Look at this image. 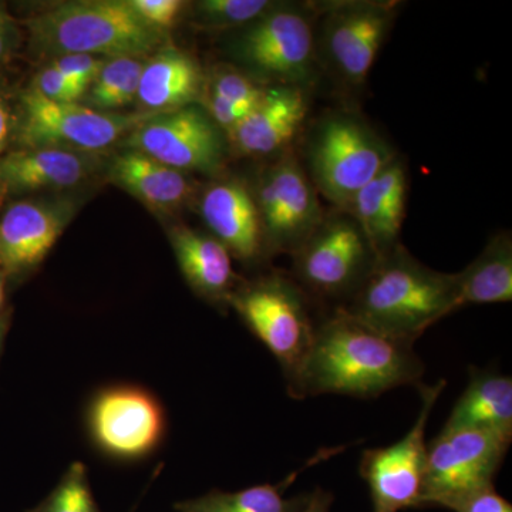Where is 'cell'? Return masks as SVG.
<instances>
[{
	"label": "cell",
	"instance_id": "cell-1",
	"mask_svg": "<svg viewBox=\"0 0 512 512\" xmlns=\"http://www.w3.org/2000/svg\"><path fill=\"white\" fill-rule=\"evenodd\" d=\"M413 348L412 343L390 338L336 308L316 326L308 355L288 380L289 396L343 394L370 399L419 384L424 365Z\"/></svg>",
	"mask_w": 512,
	"mask_h": 512
},
{
	"label": "cell",
	"instance_id": "cell-2",
	"mask_svg": "<svg viewBox=\"0 0 512 512\" xmlns=\"http://www.w3.org/2000/svg\"><path fill=\"white\" fill-rule=\"evenodd\" d=\"M456 301L457 275L434 271L399 244L377 259L355 295L339 308L414 345L427 329L457 312Z\"/></svg>",
	"mask_w": 512,
	"mask_h": 512
},
{
	"label": "cell",
	"instance_id": "cell-3",
	"mask_svg": "<svg viewBox=\"0 0 512 512\" xmlns=\"http://www.w3.org/2000/svg\"><path fill=\"white\" fill-rule=\"evenodd\" d=\"M33 43L57 55L133 57L154 52L163 32L148 26L128 2H70L30 20Z\"/></svg>",
	"mask_w": 512,
	"mask_h": 512
},
{
	"label": "cell",
	"instance_id": "cell-4",
	"mask_svg": "<svg viewBox=\"0 0 512 512\" xmlns=\"http://www.w3.org/2000/svg\"><path fill=\"white\" fill-rule=\"evenodd\" d=\"M396 157L393 147L359 114L330 111L309 133L305 170L316 191L346 211L357 192Z\"/></svg>",
	"mask_w": 512,
	"mask_h": 512
},
{
	"label": "cell",
	"instance_id": "cell-5",
	"mask_svg": "<svg viewBox=\"0 0 512 512\" xmlns=\"http://www.w3.org/2000/svg\"><path fill=\"white\" fill-rule=\"evenodd\" d=\"M229 305L275 356L288 382L308 355L318 326L311 298L292 276L271 274L235 288Z\"/></svg>",
	"mask_w": 512,
	"mask_h": 512
},
{
	"label": "cell",
	"instance_id": "cell-6",
	"mask_svg": "<svg viewBox=\"0 0 512 512\" xmlns=\"http://www.w3.org/2000/svg\"><path fill=\"white\" fill-rule=\"evenodd\" d=\"M292 258L293 279L309 298L349 301L379 256L353 215L336 208L325 214Z\"/></svg>",
	"mask_w": 512,
	"mask_h": 512
},
{
	"label": "cell",
	"instance_id": "cell-7",
	"mask_svg": "<svg viewBox=\"0 0 512 512\" xmlns=\"http://www.w3.org/2000/svg\"><path fill=\"white\" fill-rule=\"evenodd\" d=\"M315 13L281 3L244 26L234 40L235 56L272 86L305 87L315 74Z\"/></svg>",
	"mask_w": 512,
	"mask_h": 512
},
{
	"label": "cell",
	"instance_id": "cell-8",
	"mask_svg": "<svg viewBox=\"0 0 512 512\" xmlns=\"http://www.w3.org/2000/svg\"><path fill=\"white\" fill-rule=\"evenodd\" d=\"M511 441L476 429H443L427 444L421 505L453 511L470 495L494 487Z\"/></svg>",
	"mask_w": 512,
	"mask_h": 512
},
{
	"label": "cell",
	"instance_id": "cell-9",
	"mask_svg": "<svg viewBox=\"0 0 512 512\" xmlns=\"http://www.w3.org/2000/svg\"><path fill=\"white\" fill-rule=\"evenodd\" d=\"M320 18L316 53H322L343 82L362 86L397 16L394 2L325 3Z\"/></svg>",
	"mask_w": 512,
	"mask_h": 512
},
{
	"label": "cell",
	"instance_id": "cell-10",
	"mask_svg": "<svg viewBox=\"0 0 512 512\" xmlns=\"http://www.w3.org/2000/svg\"><path fill=\"white\" fill-rule=\"evenodd\" d=\"M254 198L266 251L292 255L326 214L319 192L291 150L262 174Z\"/></svg>",
	"mask_w": 512,
	"mask_h": 512
},
{
	"label": "cell",
	"instance_id": "cell-11",
	"mask_svg": "<svg viewBox=\"0 0 512 512\" xmlns=\"http://www.w3.org/2000/svg\"><path fill=\"white\" fill-rule=\"evenodd\" d=\"M446 387V380L433 386L420 384L421 407L409 433L389 447L363 453L360 474L369 485L375 512H399L419 507L424 466L426 429L430 414Z\"/></svg>",
	"mask_w": 512,
	"mask_h": 512
},
{
	"label": "cell",
	"instance_id": "cell-12",
	"mask_svg": "<svg viewBox=\"0 0 512 512\" xmlns=\"http://www.w3.org/2000/svg\"><path fill=\"white\" fill-rule=\"evenodd\" d=\"M87 426L94 446L116 460L153 453L164 437L165 414L153 394L136 386L101 390L90 403Z\"/></svg>",
	"mask_w": 512,
	"mask_h": 512
},
{
	"label": "cell",
	"instance_id": "cell-13",
	"mask_svg": "<svg viewBox=\"0 0 512 512\" xmlns=\"http://www.w3.org/2000/svg\"><path fill=\"white\" fill-rule=\"evenodd\" d=\"M128 146L181 173H215L227 148L224 131L195 104L144 121Z\"/></svg>",
	"mask_w": 512,
	"mask_h": 512
},
{
	"label": "cell",
	"instance_id": "cell-14",
	"mask_svg": "<svg viewBox=\"0 0 512 512\" xmlns=\"http://www.w3.org/2000/svg\"><path fill=\"white\" fill-rule=\"evenodd\" d=\"M25 123L22 137L28 146L103 150L137 123V117L103 113L77 103H57L36 92L22 97Z\"/></svg>",
	"mask_w": 512,
	"mask_h": 512
},
{
	"label": "cell",
	"instance_id": "cell-15",
	"mask_svg": "<svg viewBox=\"0 0 512 512\" xmlns=\"http://www.w3.org/2000/svg\"><path fill=\"white\" fill-rule=\"evenodd\" d=\"M309 111L305 87L268 86L251 113L228 134L242 156H282L301 133Z\"/></svg>",
	"mask_w": 512,
	"mask_h": 512
},
{
	"label": "cell",
	"instance_id": "cell-16",
	"mask_svg": "<svg viewBox=\"0 0 512 512\" xmlns=\"http://www.w3.org/2000/svg\"><path fill=\"white\" fill-rule=\"evenodd\" d=\"M201 215L229 254L255 262L266 251L254 192L237 180L210 185L201 197Z\"/></svg>",
	"mask_w": 512,
	"mask_h": 512
},
{
	"label": "cell",
	"instance_id": "cell-17",
	"mask_svg": "<svg viewBox=\"0 0 512 512\" xmlns=\"http://www.w3.org/2000/svg\"><path fill=\"white\" fill-rule=\"evenodd\" d=\"M67 224L66 212L40 202H16L0 218V268L20 274L39 265Z\"/></svg>",
	"mask_w": 512,
	"mask_h": 512
},
{
	"label": "cell",
	"instance_id": "cell-18",
	"mask_svg": "<svg viewBox=\"0 0 512 512\" xmlns=\"http://www.w3.org/2000/svg\"><path fill=\"white\" fill-rule=\"evenodd\" d=\"M170 239L188 285L207 301L229 305L237 276L228 249L217 238L187 227L171 229Z\"/></svg>",
	"mask_w": 512,
	"mask_h": 512
},
{
	"label": "cell",
	"instance_id": "cell-19",
	"mask_svg": "<svg viewBox=\"0 0 512 512\" xmlns=\"http://www.w3.org/2000/svg\"><path fill=\"white\" fill-rule=\"evenodd\" d=\"M443 429L491 431L512 441V379L494 370H470V380Z\"/></svg>",
	"mask_w": 512,
	"mask_h": 512
},
{
	"label": "cell",
	"instance_id": "cell-20",
	"mask_svg": "<svg viewBox=\"0 0 512 512\" xmlns=\"http://www.w3.org/2000/svg\"><path fill=\"white\" fill-rule=\"evenodd\" d=\"M90 164L74 151L35 147L16 151L0 160V180L13 191L64 188L79 184Z\"/></svg>",
	"mask_w": 512,
	"mask_h": 512
},
{
	"label": "cell",
	"instance_id": "cell-21",
	"mask_svg": "<svg viewBox=\"0 0 512 512\" xmlns=\"http://www.w3.org/2000/svg\"><path fill=\"white\" fill-rule=\"evenodd\" d=\"M204 77L198 63L180 50L167 49L144 64L137 99L153 110L174 111L201 97Z\"/></svg>",
	"mask_w": 512,
	"mask_h": 512
},
{
	"label": "cell",
	"instance_id": "cell-22",
	"mask_svg": "<svg viewBox=\"0 0 512 512\" xmlns=\"http://www.w3.org/2000/svg\"><path fill=\"white\" fill-rule=\"evenodd\" d=\"M457 275L456 309L512 301V238L498 232L483 252Z\"/></svg>",
	"mask_w": 512,
	"mask_h": 512
},
{
	"label": "cell",
	"instance_id": "cell-23",
	"mask_svg": "<svg viewBox=\"0 0 512 512\" xmlns=\"http://www.w3.org/2000/svg\"><path fill=\"white\" fill-rule=\"evenodd\" d=\"M111 177L141 201L160 210H173L190 198L192 187L184 173L131 150L116 157Z\"/></svg>",
	"mask_w": 512,
	"mask_h": 512
},
{
	"label": "cell",
	"instance_id": "cell-24",
	"mask_svg": "<svg viewBox=\"0 0 512 512\" xmlns=\"http://www.w3.org/2000/svg\"><path fill=\"white\" fill-rule=\"evenodd\" d=\"M336 450H325L318 457L308 461L302 470L292 473L281 484H262L247 490L224 493V491H212L195 500L185 501L177 505L180 512H301L305 505H298L296 501H288L284 498V491L292 481L298 477L301 471L313 466L316 461L328 458L335 454Z\"/></svg>",
	"mask_w": 512,
	"mask_h": 512
},
{
	"label": "cell",
	"instance_id": "cell-25",
	"mask_svg": "<svg viewBox=\"0 0 512 512\" xmlns=\"http://www.w3.org/2000/svg\"><path fill=\"white\" fill-rule=\"evenodd\" d=\"M377 178L382 188V218L373 247L380 258L399 245L400 232L406 218V165L396 157Z\"/></svg>",
	"mask_w": 512,
	"mask_h": 512
},
{
	"label": "cell",
	"instance_id": "cell-26",
	"mask_svg": "<svg viewBox=\"0 0 512 512\" xmlns=\"http://www.w3.org/2000/svg\"><path fill=\"white\" fill-rule=\"evenodd\" d=\"M144 63L133 57H117L104 63L92 84L90 103L99 111L121 109L137 97Z\"/></svg>",
	"mask_w": 512,
	"mask_h": 512
},
{
	"label": "cell",
	"instance_id": "cell-27",
	"mask_svg": "<svg viewBox=\"0 0 512 512\" xmlns=\"http://www.w3.org/2000/svg\"><path fill=\"white\" fill-rule=\"evenodd\" d=\"M28 512H101L86 466L80 461L70 464L52 493Z\"/></svg>",
	"mask_w": 512,
	"mask_h": 512
},
{
	"label": "cell",
	"instance_id": "cell-28",
	"mask_svg": "<svg viewBox=\"0 0 512 512\" xmlns=\"http://www.w3.org/2000/svg\"><path fill=\"white\" fill-rule=\"evenodd\" d=\"M278 3L271 0H202L195 10L201 22L211 28H244Z\"/></svg>",
	"mask_w": 512,
	"mask_h": 512
},
{
	"label": "cell",
	"instance_id": "cell-29",
	"mask_svg": "<svg viewBox=\"0 0 512 512\" xmlns=\"http://www.w3.org/2000/svg\"><path fill=\"white\" fill-rule=\"evenodd\" d=\"M266 89V84L258 83L237 70H221L212 80L210 96L252 110L264 97Z\"/></svg>",
	"mask_w": 512,
	"mask_h": 512
},
{
	"label": "cell",
	"instance_id": "cell-30",
	"mask_svg": "<svg viewBox=\"0 0 512 512\" xmlns=\"http://www.w3.org/2000/svg\"><path fill=\"white\" fill-rule=\"evenodd\" d=\"M33 92L57 103H77L87 90L63 76L50 64L37 74Z\"/></svg>",
	"mask_w": 512,
	"mask_h": 512
},
{
	"label": "cell",
	"instance_id": "cell-31",
	"mask_svg": "<svg viewBox=\"0 0 512 512\" xmlns=\"http://www.w3.org/2000/svg\"><path fill=\"white\" fill-rule=\"evenodd\" d=\"M104 63L103 59L89 55H63L57 57L52 66L87 90L99 76Z\"/></svg>",
	"mask_w": 512,
	"mask_h": 512
},
{
	"label": "cell",
	"instance_id": "cell-32",
	"mask_svg": "<svg viewBox=\"0 0 512 512\" xmlns=\"http://www.w3.org/2000/svg\"><path fill=\"white\" fill-rule=\"evenodd\" d=\"M130 6L151 28H171L180 16L181 0H130Z\"/></svg>",
	"mask_w": 512,
	"mask_h": 512
},
{
	"label": "cell",
	"instance_id": "cell-33",
	"mask_svg": "<svg viewBox=\"0 0 512 512\" xmlns=\"http://www.w3.org/2000/svg\"><path fill=\"white\" fill-rule=\"evenodd\" d=\"M456 512H512L511 504L494 487L470 495L454 507Z\"/></svg>",
	"mask_w": 512,
	"mask_h": 512
},
{
	"label": "cell",
	"instance_id": "cell-34",
	"mask_svg": "<svg viewBox=\"0 0 512 512\" xmlns=\"http://www.w3.org/2000/svg\"><path fill=\"white\" fill-rule=\"evenodd\" d=\"M330 497L325 493H316L311 500L305 504L301 512H328Z\"/></svg>",
	"mask_w": 512,
	"mask_h": 512
},
{
	"label": "cell",
	"instance_id": "cell-35",
	"mask_svg": "<svg viewBox=\"0 0 512 512\" xmlns=\"http://www.w3.org/2000/svg\"><path fill=\"white\" fill-rule=\"evenodd\" d=\"M10 133V116L8 107L0 100V153L6 146Z\"/></svg>",
	"mask_w": 512,
	"mask_h": 512
},
{
	"label": "cell",
	"instance_id": "cell-36",
	"mask_svg": "<svg viewBox=\"0 0 512 512\" xmlns=\"http://www.w3.org/2000/svg\"><path fill=\"white\" fill-rule=\"evenodd\" d=\"M6 40H8V22H6V16L0 10V57L5 53Z\"/></svg>",
	"mask_w": 512,
	"mask_h": 512
},
{
	"label": "cell",
	"instance_id": "cell-37",
	"mask_svg": "<svg viewBox=\"0 0 512 512\" xmlns=\"http://www.w3.org/2000/svg\"><path fill=\"white\" fill-rule=\"evenodd\" d=\"M6 323L5 320L0 319V353H2L3 340H5Z\"/></svg>",
	"mask_w": 512,
	"mask_h": 512
},
{
	"label": "cell",
	"instance_id": "cell-38",
	"mask_svg": "<svg viewBox=\"0 0 512 512\" xmlns=\"http://www.w3.org/2000/svg\"><path fill=\"white\" fill-rule=\"evenodd\" d=\"M3 302H5V282H3L2 275H0V308H2Z\"/></svg>",
	"mask_w": 512,
	"mask_h": 512
}]
</instances>
